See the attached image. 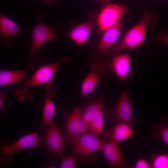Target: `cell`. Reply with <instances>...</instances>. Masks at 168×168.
Masks as SVG:
<instances>
[{
    "instance_id": "4fadbf2b",
    "label": "cell",
    "mask_w": 168,
    "mask_h": 168,
    "mask_svg": "<svg viewBox=\"0 0 168 168\" xmlns=\"http://www.w3.org/2000/svg\"><path fill=\"white\" fill-rule=\"evenodd\" d=\"M105 98L103 95L93 94L88 96L86 102L79 109L82 117L89 127V124L99 111L105 106Z\"/></svg>"
},
{
    "instance_id": "83f0119b",
    "label": "cell",
    "mask_w": 168,
    "mask_h": 168,
    "mask_svg": "<svg viewBox=\"0 0 168 168\" xmlns=\"http://www.w3.org/2000/svg\"><path fill=\"white\" fill-rule=\"evenodd\" d=\"M55 0H44L46 3L48 5L51 4Z\"/></svg>"
},
{
    "instance_id": "8fae6325",
    "label": "cell",
    "mask_w": 168,
    "mask_h": 168,
    "mask_svg": "<svg viewBox=\"0 0 168 168\" xmlns=\"http://www.w3.org/2000/svg\"><path fill=\"white\" fill-rule=\"evenodd\" d=\"M45 133V146L49 152L52 155L60 157L63 154L64 147L62 128L53 122L46 128Z\"/></svg>"
},
{
    "instance_id": "52a82bcc",
    "label": "cell",
    "mask_w": 168,
    "mask_h": 168,
    "mask_svg": "<svg viewBox=\"0 0 168 168\" xmlns=\"http://www.w3.org/2000/svg\"><path fill=\"white\" fill-rule=\"evenodd\" d=\"M121 24V21L105 30L98 42L91 45V54L95 57L97 61L104 63L109 60L107 58L108 52L119 36Z\"/></svg>"
},
{
    "instance_id": "44dd1931",
    "label": "cell",
    "mask_w": 168,
    "mask_h": 168,
    "mask_svg": "<svg viewBox=\"0 0 168 168\" xmlns=\"http://www.w3.org/2000/svg\"><path fill=\"white\" fill-rule=\"evenodd\" d=\"M104 112L105 106L99 111L91 121L88 132L96 135L102 133L104 126Z\"/></svg>"
},
{
    "instance_id": "ac0fdd59",
    "label": "cell",
    "mask_w": 168,
    "mask_h": 168,
    "mask_svg": "<svg viewBox=\"0 0 168 168\" xmlns=\"http://www.w3.org/2000/svg\"><path fill=\"white\" fill-rule=\"evenodd\" d=\"M96 25H97L96 19H91L72 29L68 32V36L77 44L83 45L87 41Z\"/></svg>"
},
{
    "instance_id": "cb8c5ba5",
    "label": "cell",
    "mask_w": 168,
    "mask_h": 168,
    "mask_svg": "<svg viewBox=\"0 0 168 168\" xmlns=\"http://www.w3.org/2000/svg\"><path fill=\"white\" fill-rule=\"evenodd\" d=\"M155 38L157 41L163 42L168 44V34L165 28L161 29L157 33Z\"/></svg>"
},
{
    "instance_id": "3957f363",
    "label": "cell",
    "mask_w": 168,
    "mask_h": 168,
    "mask_svg": "<svg viewBox=\"0 0 168 168\" xmlns=\"http://www.w3.org/2000/svg\"><path fill=\"white\" fill-rule=\"evenodd\" d=\"M104 142L97 135L88 132L73 143V155L79 157L78 160L81 163L94 161L96 157V153L100 152Z\"/></svg>"
},
{
    "instance_id": "ba28073f",
    "label": "cell",
    "mask_w": 168,
    "mask_h": 168,
    "mask_svg": "<svg viewBox=\"0 0 168 168\" xmlns=\"http://www.w3.org/2000/svg\"><path fill=\"white\" fill-rule=\"evenodd\" d=\"M39 20L36 26L30 32L31 44L29 56L33 61L40 60L35 54L45 43L56 39L55 30L52 26L45 24L41 20V16L37 13Z\"/></svg>"
},
{
    "instance_id": "277c9868",
    "label": "cell",
    "mask_w": 168,
    "mask_h": 168,
    "mask_svg": "<svg viewBox=\"0 0 168 168\" xmlns=\"http://www.w3.org/2000/svg\"><path fill=\"white\" fill-rule=\"evenodd\" d=\"M129 12L127 5L110 3L103 6L96 17L98 32L100 34L122 21Z\"/></svg>"
},
{
    "instance_id": "9a60e30c",
    "label": "cell",
    "mask_w": 168,
    "mask_h": 168,
    "mask_svg": "<svg viewBox=\"0 0 168 168\" xmlns=\"http://www.w3.org/2000/svg\"><path fill=\"white\" fill-rule=\"evenodd\" d=\"M100 152L107 159L110 166L121 168L130 167L124 160L117 143L104 142Z\"/></svg>"
},
{
    "instance_id": "30bf717a",
    "label": "cell",
    "mask_w": 168,
    "mask_h": 168,
    "mask_svg": "<svg viewBox=\"0 0 168 168\" xmlns=\"http://www.w3.org/2000/svg\"><path fill=\"white\" fill-rule=\"evenodd\" d=\"M44 139L38 133H32L26 135L10 145H4L1 147L2 157H10L12 154L19 151L38 147Z\"/></svg>"
},
{
    "instance_id": "d4e9b609",
    "label": "cell",
    "mask_w": 168,
    "mask_h": 168,
    "mask_svg": "<svg viewBox=\"0 0 168 168\" xmlns=\"http://www.w3.org/2000/svg\"><path fill=\"white\" fill-rule=\"evenodd\" d=\"M134 168H150L151 165L147 160L143 158L138 159L135 163L134 166Z\"/></svg>"
},
{
    "instance_id": "5b68a950",
    "label": "cell",
    "mask_w": 168,
    "mask_h": 168,
    "mask_svg": "<svg viewBox=\"0 0 168 168\" xmlns=\"http://www.w3.org/2000/svg\"><path fill=\"white\" fill-rule=\"evenodd\" d=\"M65 133L63 135L64 147H68L84 134L88 132L89 127L83 119L79 107H76L66 117Z\"/></svg>"
},
{
    "instance_id": "4316f807",
    "label": "cell",
    "mask_w": 168,
    "mask_h": 168,
    "mask_svg": "<svg viewBox=\"0 0 168 168\" xmlns=\"http://www.w3.org/2000/svg\"><path fill=\"white\" fill-rule=\"evenodd\" d=\"M103 6L108 3H111L113 0H96Z\"/></svg>"
},
{
    "instance_id": "7c38bea8",
    "label": "cell",
    "mask_w": 168,
    "mask_h": 168,
    "mask_svg": "<svg viewBox=\"0 0 168 168\" xmlns=\"http://www.w3.org/2000/svg\"><path fill=\"white\" fill-rule=\"evenodd\" d=\"M110 65L113 71L123 83L128 77H131V59L130 53L118 54L110 60Z\"/></svg>"
},
{
    "instance_id": "484cf974",
    "label": "cell",
    "mask_w": 168,
    "mask_h": 168,
    "mask_svg": "<svg viewBox=\"0 0 168 168\" xmlns=\"http://www.w3.org/2000/svg\"><path fill=\"white\" fill-rule=\"evenodd\" d=\"M7 98V94L2 91H0V111L1 113L4 112L6 111V108L4 103Z\"/></svg>"
},
{
    "instance_id": "603a6c76",
    "label": "cell",
    "mask_w": 168,
    "mask_h": 168,
    "mask_svg": "<svg viewBox=\"0 0 168 168\" xmlns=\"http://www.w3.org/2000/svg\"><path fill=\"white\" fill-rule=\"evenodd\" d=\"M76 156H65L63 155L60 157L61 164V168H76L77 167L76 161Z\"/></svg>"
},
{
    "instance_id": "e0dca14e",
    "label": "cell",
    "mask_w": 168,
    "mask_h": 168,
    "mask_svg": "<svg viewBox=\"0 0 168 168\" xmlns=\"http://www.w3.org/2000/svg\"><path fill=\"white\" fill-rule=\"evenodd\" d=\"M23 31L20 26L6 16H0V41L1 44H7L12 38H17L19 34Z\"/></svg>"
},
{
    "instance_id": "7a4b0ae2",
    "label": "cell",
    "mask_w": 168,
    "mask_h": 168,
    "mask_svg": "<svg viewBox=\"0 0 168 168\" xmlns=\"http://www.w3.org/2000/svg\"><path fill=\"white\" fill-rule=\"evenodd\" d=\"M68 59V56H64L58 62L45 64L40 67L25 83L23 87L14 90L13 93L14 97L20 101L30 99L32 95L28 88L47 84L52 81L59 66L63 61Z\"/></svg>"
},
{
    "instance_id": "8992f818",
    "label": "cell",
    "mask_w": 168,
    "mask_h": 168,
    "mask_svg": "<svg viewBox=\"0 0 168 168\" xmlns=\"http://www.w3.org/2000/svg\"><path fill=\"white\" fill-rule=\"evenodd\" d=\"M90 72L82 81L81 95L82 99L94 94L96 87L100 85L106 76L111 72L110 65L98 61L92 62L90 65Z\"/></svg>"
},
{
    "instance_id": "7402d4cb",
    "label": "cell",
    "mask_w": 168,
    "mask_h": 168,
    "mask_svg": "<svg viewBox=\"0 0 168 168\" xmlns=\"http://www.w3.org/2000/svg\"><path fill=\"white\" fill-rule=\"evenodd\" d=\"M150 164L153 168H168V154H154L150 159Z\"/></svg>"
},
{
    "instance_id": "d6986e66",
    "label": "cell",
    "mask_w": 168,
    "mask_h": 168,
    "mask_svg": "<svg viewBox=\"0 0 168 168\" xmlns=\"http://www.w3.org/2000/svg\"><path fill=\"white\" fill-rule=\"evenodd\" d=\"M34 66L31 63L25 70L15 71L2 70L0 71V86H6L20 82L27 79V73Z\"/></svg>"
},
{
    "instance_id": "9c48e42d",
    "label": "cell",
    "mask_w": 168,
    "mask_h": 168,
    "mask_svg": "<svg viewBox=\"0 0 168 168\" xmlns=\"http://www.w3.org/2000/svg\"><path fill=\"white\" fill-rule=\"evenodd\" d=\"M106 113L111 120L132 125L134 121V114L128 90L122 92L117 101L115 107L108 109Z\"/></svg>"
},
{
    "instance_id": "ffe728a7",
    "label": "cell",
    "mask_w": 168,
    "mask_h": 168,
    "mask_svg": "<svg viewBox=\"0 0 168 168\" xmlns=\"http://www.w3.org/2000/svg\"><path fill=\"white\" fill-rule=\"evenodd\" d=\"M152 133L156 139H161L168 147V116L163 117L152 127Z\"/></svg>"
},
{
    "instance_id": "2e32d148",
    "label": "cell",
    "mask_w": 168,
    "mask_h": 168,
    "mask_svg": "<svg viewBox=\"0 0 168 168\" xmlns=\"http://www.w3.org/2000/svg\"><path fill=\"white\" fill-rule=\"evenodd\" d=\"M135 133L131 125L124 122H120L105 132L103 137L107 142L118 143L127 139Z\"/></svg>"
},
{
    "instance_id": "6da1fadb",
    "label": "cell",
    "mask_w": 168,
    "mask_h": 168,
    "mask_svg": "<svg viewBox=\"0 0 168 168\" xmlns=\"http://www.w3.org/2000/svg\"><path fill=\"white\" fill-rule=\"evenodd\" d=\"M157 18L156 13L146 9L142 19L109 49L107 54L108 59L110 60L124 50H133L142 45L145 41L147 31L156 26Z\"/></svg>"
},
{
    "instance_id": "5bb4252c",
    "label": "cell",
    "mask_w": 168,
    "mask_h": 168,
    "mask_svg": "<svg viewBox=\"0 0 168 168\" xmlns=\"http://www.w3.org/2000/svg\"><path fill=\"white\" fill-rule=\"evenodd\" d=\"M55 87L53 81L46 84L45 98L41 125V128L44 130L53 122L55 111V106L53 100L56 96Z\"/></svg>"
}]
</instances>
